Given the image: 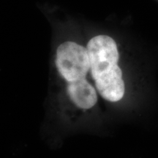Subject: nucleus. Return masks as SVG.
Here are the masks:
<instances>
[{"mask_svg":"<svg viewBox=\"0 0 158 158\" xmlns=\"http://www.w3.org/2000/svg\"><path fill=\"white\" fill-rule=\"evenodd\" d=\"M98 92L105 100L117 102L124 94V83L122 72L118 65L111 70L94 79Z\"/></svg>","mask_w":158,"mask_h":158,"instance_id":"obj_3","label":"nucleus"},{"mask_svg":"<svg viewBox=\"0 0 158 158\" xmlns=\"http://www.w3.org/2000/svg\"><path fill=\"white\" fill-rule=\"evenodd\" d=\"M56 64L68 82L85 78L90 70L87 48L74 42L63 43L57 48Z\"/></svg>","mask_w":158,"mask_h":158,"instance_id":"obj_1","label":"nucleus"},{"mask_svg":"<svg viewBox=\"0 0 158 158\" xmlns=\"http://www.w3.org/2000/svg\"><path fill=\"white\" fill-rule=\"evenodd\" d=\"M92 78L96 79L116 66L118 52L115 41L107 35H98L90 40L87 47Z\"/></svg>","mask_w":158,"mask_h":158,"instance_id":"obj_2","label":"nucleus"},{"mask_svg":"<svg viewBox=\"0 0 158 158\" xmlns=\"http://www.w3.org/2000/svg\"><path fill=\"white\" fill-rule=\"evenodd\" d=\"M67 92L71 101L81 109H89L98 101L96 90L84 78L68 82Z\"/></svg>","mask_w":158,"mask_h":158,"instance_id":"obj_4","label":"nucleus"}]
</instances>
